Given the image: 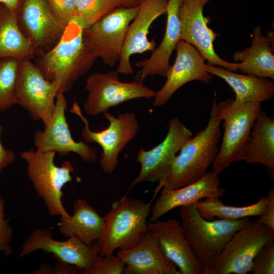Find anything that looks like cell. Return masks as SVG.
Returning a JSON list of instances; mask_svg holds the SVG:
<instances>
[{"mask_svg":"<svg viewBox=\"0 0 274 274\" xmlns=\"http://www.w3.org/2000/svg\"><path fill=\"white\" fill-rule=\"evenodd\" d=\"M49 7L59 21L65 27L74 19L76 0H47Z\"/></svg>","mask_w":274,"mask_h":274,"instance_id":"33","label":"cell"},{"mask_svg":"<svg viewBox=\"0 0 274 274\" xmlns=\"http://www.w3.org/2000/svg\"><path fill=\"white\" fill-rule=\"evenodd\" d=\"M206 70L222 78L233 90L234 100L239 103L262 102L271 99L274 95V83L267 78L251 75H241L224 68L206 64Z\"/></svg>","mask_w":274,"mask_h":274,"instance_id":"25","label":"cell"},{"mask_svg":"<svg viewBox=\"0 0 274 274\" xmlns=\"http://www.w3.org/2000/svg\"><path fill=\"white\" fill-rule=\"evenodd\" d=\"M104 219L84 199L78 198L74 203L73 215L60 217L57 224L64 236L75 237L91 247L99 240L104 228Z\"/></svg>","mask_w":274,"mask_h":274,"instance_id":"24","label":"cell"},{"mask_svg":"<svg viewBox=\"0 0 274 274\" xmlns=\"http://www.w3.org/2000/svg\"><path fill=\"white\" fill-rule=\"evenodd\" d=\"M193 136L179 119H172L164 140L149 150L141 148L136 160L141 164L138 176L131 183L128 191L136 185L144 182H159L161 184L168 174L173 162L185 143Z\"/></svg>","mask_w":274,"mask_h":274,"instance_id":"12","label":"cell"},{"mask_svg":"<svg viewBox=\"0 0 274 274\" xmlns=\"http://www.w3.org/2000/svg\"><path fill=\"white\" fill-rule=\"evenodd\" d=\"M22 59L0 57V112L16 104V86Z\"/></svg>","mask_w":274,"mask_h":274,"instance_id":"29","label":"cell"},{"mask_svg":"<svg viewBox=\"0 0 274 274\" xmlns=\"http://www.w3.org/2000/svg\"><path fill=\"white\" fill-rule=\"evenodd\" d=\"M55 151L41 152L38 150L21 153L20 156L27 164V173L38 195L43 200L48 214L52 216H70L62 201V189L72 181L74 168L66 160L61 166L55 164Z\"/></svg>","mask_w":274,"mask_h":274,"instance_id":"6","label":"cell"},{"mask_svg":"<svg viewBox=\"0 0 274 274\" xmlns=\"http://www.w3.org/2000/svg\"><path fill=\"white\" fill-rule=\"evenodd\" d=\"M125 263L114 253L100 256L97 255L93 266L84 274H123Z\"/></svg>","mask_w":274,"mask_h":274,"instance_id":"32","label":"cell"},{"mask_svg":"<svg viewBox=\"0 0 274 274\" xmlns=\"http://www.w3.org/2000/svg\"><path fill=\"white\" fill-rule=\"evenodd\" d=\"M244 161L264 165L274 174V117L261 110L254 121Z\"/></svg>","mask_w":274,"mask_h":274,"instance_id":"26","label":"cell"},{"mask_svg":"<svg viewBox=\"0 0 274 274\" xmlns=\"http://www.w3.org/2000/svg\"><path fill=\"white\" fill-rule=\"evenodd\" d=\"M222 120L215 92L208 124L181 148L168 174L157 186L154 196L162 188L175 189L183 187L199 180L207 173L219 150Z\"/></svg>","mask_w":274,"mask_h":274,"instance_id":"1","label":"cell"},{"mask_svg":"<svg viewBox=\"0 0 274 274\" xmlns=\"http://www.w3.org/2000/svg\"><path fill=\"white\" fill-rule=\"evenodd\" d=\"M59 91L58 85L46 79L31 59H21L15 102L26 110L33 120H42L44 127L49 123Z\"/></svg>","mask_w":274,"mask_h":274,"instance_id":"10","label":"cell"},{"mask_svg":"<svg viewBox=\"0 0 274 274\" xmlns=\"http://www.w3.org/2000/svg\"><path fill=\"white\" fill-rule=\"evenodd\" d=\"M119 7L117 0H76L74 19L84 29Z\"/></svg>","mask_w":274,"mask_h":274,"instance_id":"30","label":"cell"},{"mask_svg":"<svg viewBox=\"0 0 274 274\" xmlns=\"http://www.w3.org/2000/svg\"><path fill=\"white\" fill-rule=\"evenodd\" d=\"M152 201L130 198L126 194L112 203L102 217L104 228L97 242L99 255L113 253L118 248L127 250L136 244L147 232Z\"/></svg>","mask_w":274,"mask_h":274,"instance_id":"4","label":"cell"},{"mask_svg":"<svg viewBox=\"0 0 274 274\" xmlns=\"http://www.w3.org/2000/svg\"><path fill=\"white\" fill-rule=\"evenodd\" d=\"M211 0H181L179 17L180 39L193 46L208 64L234 72L241 63L224 60L216 53L213 42L219 35L208 25L209 19L203 15V8Z\"/></svg>","mask_w":274,"mask_h":274,"instance_id":"13","label":"cell"},{"mask_svg":"<svg viewBox=\"0 0 274 274\" xmlns=\"http://www.w3.org/2000/svg\"><path fill=\"white\" fill-rule=\"evenodd\" d=\"M143 0H117L120 7H134L139 6Z\"/></svg>","mask_w":274,"mask_h":274,"instance_id":"39","label":"cell"},{"mask_svg":"<svg viewBox=\"0 0 274 274\" xmlns=\"http://www.w3.org/2000/svg\"><path fill=\"white\" fill-rule=\"evenodd\" d=\"M57 263L54 267H51V274H76L77 269L72 264L64 262L58 258H55Z\"/></svg>","mask_w":274,"mask_h":274,"instance_id":"37","label":"cell"},{"mask_svg":"<svg viewBox=\"0 0 274 274\" xmlns=\"http://www.w3.org/2000/svg\"><path fill=\"white\" fill-rule=\"evenodd\" d=\"M147 231L162 254L179 268L181 274H203L180 221L157 220L148 223Z\"/></svg>","mask_w":274,"mask_h":274,"instance_id":"17","label":"cell"},{"mask_svg":"<svg viewBox=\"0 0 274 274\" xmlns=\"http://www.w3.org/2000/svg\"><path fill=\"white\" fill-rule=\"evenodd\" d=\"M23 0H0V4H3L16 13L18 12Z\"/></svg>","mask_w":274,"mask_h":274,"instance_id":"38","label":"cell"},{"mask_svg":"<svg viewBox=\"0 0 274 274\" xmlns=\"http://www.w3.org/2000/svg\"><path fill=\"white\" fill-rule=\"evenodd\" d=\"M168 0H143L138 13L129 25L125 41L118 62V74L132 75L134 70L130 58L134 54L153 51L156 48L154 40L150 41L148 35L153 22L166 13Z\"/></svg>","mask_w":274,"mask_h":274,"instance_id":"19","label":"cell"},{"mask_svg":"<svg viewBox=\"0 0 274 274\" xmlns=\"http://www.w3.org/2000/svg\"><path fill=\"white\" fill-rule=\"evenodd\" d=\"M38 250L53 254L55 258L74 265L83 274L93 266L99 255L97 243L89 247L75 237L58 241L46 229H36L30 233L22 245L19 256L24 257Z\"/></svg>","mask_w":274,"mask_h":274,"instance_id":"16","label":"cell"},{"mask_svg":"<svg viewBox=\"0 0 274 274\" xmlns=\"http://www.w3.org/2000/svg\"><path fill=\"white\" fill-rule=\"evenodd\" d=\"M251 45L233 54L235 61L241 63L238 70L258 77L274 79L273 34L264 36L260 26L253 28Z\"/></svg>","mask_w":274,"mask_h":274,"instance_id":"23","label":"cell"},{"mask_svg":"<svg viewBox=\"0 0 274 274\" xmlns=\"http://www.w3.org/2000/svg\"><path fill=\"white\" fill-rule=\"evenodd\" d=\"M3 131V127L0 124V138ZM15 159L14 152L5 148L0 140V174L3 169L14 162Z\"/></svg>","mask_w":274,"mask_h":274,"instance_id":"36","label":"cell"},{"mask_svg":"<svg viewBox=\"0 0 274 274\" xmlns=\"http://www.w3.org/2000/svg\"><path fill=\"white\" fill-rule=\"evenodd\" d=\"M118 74L112 71L88 76L85 87L88 95L83 104L87 115L96 116L104 114L112 107L133 99L154 97L155 91L146 86L143 81L135 79L131 82H123Z\"/></svg>","mask_w":274,"mask_h":274,"instance_id":"9","label":"cell"},{"mask_svg":"<svg viewBox=\"0 0 274 274\" xmlns=\"http://www.w3.org/2000/svg\"><path fill=\"white\" fill-rule=\"evenodd\" d=\"M67 108L64 93L59 91L50 122L43 130L38 129L35 133V147L41 152L55 151L61 156H66L71 152L76 153L83 162H95L97 158L95 148L85 142H76L73 139L65 115Z\"/></svg>","mask_w":274,"mask_h":274,"instance_id":"15","label":"cell"},{"mask_svg":"<svg viewBox=\"0 0 274 274\" xmlns=\"http://www.w3.org/2000/svg\"><path fill=\"white\" fill-rule=\"evenodd\" d=\"M259 102H237L233 98L217 103L224 133L213 173L219 176L234 162L244 161L252 124L261 109Z\"/></svg>","mask_w":274,"mask_h":274,"instance_id":"5","label":"cell"},{"mask_svg":"<svg viewBox=\"0 0 274 274\" xmlns=\"http://www.w3.org/2000/svg\"><path fill=\"white\" fill-rule=\"evenodd\" d=\"M274 238V230L256 221L235 232L215 259L211 274H246L261 247Z\"/></svg>","mask_w":274,"mask_h":274,"instance_id":"11","label":"cell"},{"mask_svg":"<svg viewBox=\"0 0 274 274\" xmlns=\"http://www.w3.org/2000/svg\"><path fill=\"white\" fill-rule=\"evenodd\" d=\"M5 202L0 197V253L3 252L5 256H10L13 253L11 246L12 239L13 230L8 223L4 212Z\"/></svg>","mask_w":274,"mask_h":274,"instance_id":"34","label":"cell"},{"mask_svg":"<svg viewBox=\"0 0 274 274\" xmlns=\"http://www.w3.org/2000/svg\"><path fill=\"white\" fill-rule=\"evenodd\" d=\"M225 190L221 186L218 176L212 170L200 179L183 187L170 189L162 188L161 193L150 212V221L154 222L177 207L193 205L203 198H220Z\"/></svg>","mask_w":274,"mask_h":274,"instance_id":"20","label":"cell"},{"mask_svg":"<svg viewBox=\"0 0 274 274\" xmlns=\"http://www.w3.org/2000/svg\"><path fill=\"white\" fill-rule=\"evenodd\" d=\"M181 0H168L166 9L167 21L164 36L160 45L148 58L136 62L141 69L135 79L143 81L149 76L165 77L170 66V57L180 39L181 25L179 10Z\"/></svg>","mask_w":274,"mask_h":274,"instance_id":"21","label":"cell"},{"mask_svg":"<svg viewBox=\"0 0 274 274\" xmlns=\"http://www.w3.org/2000/svg\"><path fill=\"white\" fill-rule=\"evenodd\" d=\"M17 16L19 27L33 46L36 56L54 47L66 27L54 15L47 0H23Z\"/></svg>","mask_w":274,"mask_h":274,"instance_id":"14","label":"cell"},{"mask_svg":"<svg viewBox=\"0 0 274 274\" xmlns=\"http://www.w3.org/2000/svg\"><path fill=\"white\" fill-rule=\"evenodd\" d=\"M83 28L73 19L59 42L48 52L37 55L35 64L43 76L65 93L87 73L97 59L88 50L82 37Z\"/></svg>","mask_w":274,"mask_h":274,"instance_id":"2","label":"cell"},{"mask_svg":"<svg viewBox=\"0 0 274 274\" xmlns=\"http://www.w3.org/2000/svg\"><path fill=\"white\" fill-rule=\"evenodd\" d=\"M268 202L263 213L256 221L268 226L274 230V187L269 190L268 195Z\"/></svg>","mask_w":274,"mask_h":274,"instance_id":"35","label":"cell"},{"mask_svg":"<svg viewBox=\"0 0 274 274\" xmlns=\"http://www.w3.org/2000/svg\"><path fill=\"white\" fill-rule=\"evenodd\" d=\"M36 56L33 46L19 27L17 13L0 4V57L31 59Z\"/></svg>","mask_w":274,"mask_h":274,"instance_id":"27","label":"cell"},{"mask_svg":"<svg viewBox=\"0 0 274 274\" xmlns=\"http://www.w3.org/2000/svg\"><path fill=\"white\" fill-rule=\"evenodd\" d=\"M70 112L77 115L84 124L81 136L85 142L96 143L101 147L100 165L104 172L112 174L118 166L119 154L138 133L139 124L135 114L126 112L116 117L106 112L103 114L109 122L108 127L99 131H93L90 129L89 122L76 100Z\"/></svg>","mask_w":274,"mask_h":274,"instance_id":"7","label":"cell"},{"mask_svg":"<svg viewBox=\"0 0 274 274\" xmlns=\"http://www.w3.org/2000/svg\"><path fill=\"white\" fill-rule=\"evenodd\" d=\"M268 202L267 196H263L252 204L235 207L226 206L217 197L206 198L195 203L194 206L201 216L209 220L214 217L227 220H236L250 216H259L264 212Z\"/></svg>","mask_w":274,"mask_h":274,"instance_id":"28","label":"cell"},{"mask_svg":"<svg viewBox=\"0 0 274 274\" xmlns=\"http://www.w3.org/2000/svg\"><path fill=\"white\" fill-rule=\"evenodd\" d=\"M175 50V61L167 71L163 86L155 91L154 107L165 104L177 90L190 81L198 80L208 84L212 81L213 75L205 69L204 59L193 46L180 40Z\"/></svg>","mask_w":274,"mask_h":274,"instance_id":"18","label":"cell"},{"mask_svg":"<svg viewBox=\"0 0 274 274\" xmlns=\"http://www.w3.org/2000/svg\"><path fill=\"white\" fill-rule=\"evenodd\" d=\"M180 216L185 236L203 274H211L215 259L233 234L252 222L249 217L236 220H207L194 205L181 207Z\"/></svg>","mask_w":274,"mask_h":274,"instance_id":"3","label":"cell"},{"mask_svg":"<svg viewBox=\"0 0 274 274\" xmlns=\"http://www.w3.org/2000/svg\"><path fill=\"white\" fill-rule=\"evenodd\" d=\"M139 6L119 7L83 30L84 43L89 52L109 66L118 63L129 25Z\"/></svg>","mask_w":274,"mask_h":274,"instance_id":"8","label":"cell"},{"mask_svg":"<svg viewBox=\"0 0 274 274\" xmlns=\"http://www.w3.org/2000/svg\"><path fill=\"white\" fill-rule=\"evenodd\" d=\"M251 271L254 274L274 273V238L268 240L258 251Z\"/></svg>","mask_w":274,"mask_h":274,"instance_id":"31","label":"cell"},{"mask_svg":"<svg viewBox=\"0 0 274 274\" xmlns=\"http://www.w3.org/2000/svg\"><path fill=\"white\" fill-rule=\"evenodd\" d=\"M117 255L125 263L124 274H181L160 252L148 231L130 249Z\"/></svg>","mask_w":274,"mask_h":274,"instance_id":"22","label":"cell"}]
</instances>
